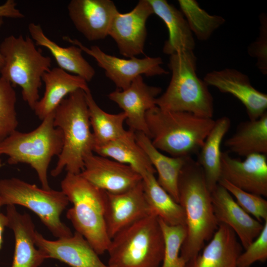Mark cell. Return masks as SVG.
<instances>
[{
  "mask_svg": "<svg viewBox=\"0 0 267 267\" xmlns=\"http://www.w3.org/2000/svg\"><path fill=\"white\" fill-rule=\"evenodd\" d=\"M6 17L14 19L24 18L23 14L16 7L14 0H7L3 4L0 5V18Z\"/></svg>",
  "mask_w": 267,
  "mask_h": 267,
  "instance_id": "cell-37",
  "label": "cell"
},
{
  "mask_svg": "<svg viewBox=\"0 0 267 267\" xmlns=\"http://www.w3.org/2000/svg\"><path fill=\"white\" fill-rule=\"evenodd\" d=\"M28 133L14 131L0 142V155L8 157L10 165L25 163L34 169L42 188L50 189L47 170L52 158L60 154L63 144L61 130L54 126V113Z\"/></svg>",
  "mask_w": 267,
  "mask_h": 267,
  "instance_id": "cell-7",
  "label": "cell"
},
{
  "mask_svg": "<svg viewBox=\"0 0 267 267\" xmlns=\"http://www.w3.org/2000/svg\"><path fill=\"white\" fill-rule=\"evenodd\" d=\"M61 191L73 206L66 213L76 231L98 254L107 252L111 242L105 221L106 192L80 174L67 173L61 182Z\"/></svg>",
  "mask_w": 267,
  "mask_h": 267,
  "instance_id": "cell-4",
  "label": "cell"
},
{
  "mask_svg": "<svg viewBox=\"0 0 267 267\" xmlns=\"http://www.w3.org/2000/svg\"><path fill=\"white\" fill-rule=\"evenodd\" d=\"M178 203L185 216L186 236L180 255L187 262L197 255L217 230L219 223L214 214L211 192L202 168L191 157H187L178 183Z\"/></svg>",
  "mask_w": 267,
  "mask_h": 267,
  "instance_id": "cell-1",
  "label": "cell"
},
{
  "mask_svg": "<svg viewBox=\"0 0 267 267\" xmlns=\"http://www.w3.org/2000/svg\"><path fill=\"white\" fill-rule=\"evenodd\" d=\"M267 259V221L258 236L242 252L237 260L238 267H250L257 262Z\"/></svg>",
  "mask_w": 267,
  "mask_h": 267,
  "instance_id": "cell-35",
  "label": "cell"
},
{
  "mask_svg": "<svg viewBox=\"0 0 267 267\" xmlns=\"http://www.w3.org/2000/svg\"><path fill=\"white\" fill-rule=\"evenodd\" d=\"M259 35L248 47V54L257 60L256 66L264 75L267 74V16L266 13L259 16Z\"/></svg>",
  "mask_w": 267,
  "mask_h": 267,
  "instance_id": "cell-36",
  "label": "cell"
},
{
  "mask_svg": "<svg viewBox=\"0 0 267 267\" xmlns=\"http://www.w3.org/2000/svg\"><path fill=\"white\" fill-rule=\"evenodd\" d=\"M221 162L220 179L245 191L267 196V155L252 154L242 160L222 152Z\"/></svg>",
  "mask_w": 267,
  "mask_h": 267,
  "instance_id": "cell-13",
  "label": "cell"
},
{
  "mask_svg": "<svg viewBox=\"0 0 267 267\" xmlns=\"http://www.w3.org/2000/svg\"><path fill=\"white\" fill-rule=\"evenodd\" d=\"M230 152L246 157L267 154V112L257 119L242 122L224 143Z\"/></svg>",
  "mask_w": 267,
  "mask_h": 267,
  "instance_id": "cell-28",
  "label": "cell"
},
{
  "mask_svg": "<svg viewBox=\"0 0 267 267\" xmlns=\"http://www.w3.org/2000/svg\"><path fill=\"white\" fill-rule=\"evenodd\" d=\"M63 39L79 47L83 52L93 57L98 66L104 70L106 76L119 90L127 89L139 76L153 77L168 74L161 66L163 60L160 57L121 58L106 53L95 45L88 47L77 39L67 36L63 37Z\"/></svg>",
  "mask_w": 267,
  "mask_h": 267,
  "instance_id": "cell-10",
  "label": "cell"
},
{
  "mask_svg": "<svg viewBox=\"0 0 267 267\" xmlns=\"http://www.w3.org/2000/svg\"><path fill=\"white\" fill-rule=\"evenodd\" d=\"M154 174L148 172L141 176L145 197L152 213L169 225L185 226L182 207L161 187Z\"/></svg>",
  "mask_w": 267,
  "mask_h": 267,
  "instance_id": "cell-29",
  "label": "cell"
},
{
  "mask_svg": "<svg viewBox=\"0 0 267 267\" xmlns=\"http://www.w3.org/2000/svg\"><path fill=\"white\" fill-rule=\"evenodd\" d=\"M107 252L109 267H158L164 254L158 217L151 214L119 231Z\"/></svg>",
  "mask_w": 267,
  "mask_h": 267,
  "instance_id": "cell-8",
  "label": "cell"
},
{
  "mask_svg": "<svg viewBox=\"0 0 267 267\" xmlns=\"http://www.w3.org/2000/svg\"><path fill=\"white\" fill-rule=\"evenodd\" d=\"M67 11L76 30L90 42L108 36L112 21L119 11L111 0H71Z\"/></svg>",
  "mask_w": 267,
  "mask_h": 267,
  "instance_id": "cell-17",
  "label": "cell"
},
{
  "mask_svg": "<svg viewBox=\"0 0 267 267\" xmlns=\"http://www.w3.org/2000/svg\"><path fill=\"white\" fill-rule=\"evenodd\" d=\"M54 125L62 133L63 144L51 175L56 177L64 170L80 174L95 146L85 91L78 89L62 101L54 112Z\"/></svg>",
  "mask_w": 267,
  "mask_h": 267,
  "instance_id": "cell-2",
  "label": "cell"
},
{
  "mask_svg": "<svg viewBox=\"0 0 267 267\" xmlns=\"http://www.w3.org/2000/svg\"><path fill=\"white\" fill-rule=\"evenodd\" d=\"M161 91L160 87L148 85L142 76H139L127 89H117L109 93L108 97L126 114V122L130 130L135 133H143L149 137L146 114L156 106V100Z\"/></svg>",
  "mask_w": 267,
  "mask_h": 267,
  "instance_id": "cell-14",
  "label": "cell"
},
{
  "mask_svg": "<svg viewBox=\"0 0 267 267\" xmlns=\"http://www.w3.org/2000/svg\"><path fill=\"white\" fill-rule=\"evenodd\" d=\"M34 240L36 247L46 259L58 260L70 267H109L101 261L86 239L76 231L70 236L49 240L36 230Z\"/></svg>",
  "mask_w": 267,
  "mask_h": 267,
  "instance_id": "cell-19",
  "label": "cell"
},
{
  "mask_svg": "<svg viewBox=\"0 0 267 267\" xmlns=\"http://www.w3.org/2000/svg\"><path fill=\"white\" fill-rule=\"evenodd\" d=\"M93 152L130 166L141 177L148 172L156 173L146 154L136 141L135 132L130 129L121 137L95 146Z\"/></svg>",
  "mask_w": 267,
  "mask_h": 267,
  "instance_id": "cell-26",
  "label": "cell"
},
{
  "mask_svg": "<svg viewBox=\"0 0 267 267\" xmlns=\"http://www.w3.org/2000/svg\"><path fill=\"white\" fill-rule=\"evenodd\" d=\"M16 102L14 87L0 76V142L16 130Z\"/></svg>",
  "mask_w": 267,
  "mask_h": 267,
  "instance_id": "cell-33",
  "label": "cell"
},
{
  "mask_svg": "<svg viewBox=\"0 0 267 267\" xmlns=\"http://www.w3.org/2000/svg\"><path fill=\"white\" fill-rule=\"evenodd\" d=\"M178 3L192 33L199 40H208L225 22L222 16L209 14L195 0H178Z\"/></svg>",
  "mask_w": 267,
  "mask_h": 267,
  "instance_id": "cell-31",
  "label": "cell"
},
{
  "mask_svg": "<svg viewBox=\"0 0 267 267\" xmlns=\"http://www.w3.org/2000/svg\"><path fill=\"white\" fill-rule=\"evenodd\" d=\"M80 174L94 186L112 193L128 190L142 180L130 166L93 153L85 158Z\"/></svg>",
  "mask_w": 267,
  "mask_h": 267,
  "instance_id": "cell-15",
  "label": "cell"
},
{
  "mask_svg": "<svg viewBox=\"0 0 267 267\" xmlns=\"http://www.w3.org/2000/svg\"><path fill=\"white\" fill-rule=\"evenodd\" d=\"M3 206L1 200L0 198V208ZM8 223V220L6 215H4L0 212V249L1 248L2 243V234L4 229L7 227Z\"/></svg>",
  "mask_w": 267,
  "mask_h": 267,
  "instance_id": "cell-38",
  "label": "cell"
},
{
  "mask_svg": "<svg viewBox=\"0 0 267 267\" xmlns=\"http://www.w3.org/2000/svg\"><path fill=\"white\" fill-rule=\"evenodd\" d=\"M31 37L10 35L0 44L3 64L0 77L21 89L22 98L32 110L40 99L43 75L50 70L51 59L36 48Z\"/></svg>",
  "mask_w": 267,
  "mask_h": 267,
  "instance_id": "cell-6",
  "label": "cell"
},
{
  "mask_svg": "<svg viewBox=\"0 0 267 267\" xmlns=\"http://www.w3.org/2000/svg\"><path fill=\"white\" fill-rule=\"evenodd\" d=\"M204 81L222 93H229L245 106L249 120L257 119L267 112V94L253 87L248 76L233 68L214 70L206 74Z\"/></svg>",
  "mask_w": 267,
  "mask_h": 267,
  "instance_id": "cell-16",
  "label": "cell"
},
{
  "mask_svg": "<svg viewBox=\"0 0 267 267\" xmlns=\"http://www.w3.org/2000/svg\"><path fill=\"white\" fill-rule=\"evenodd\" d=\"M145 118L153 145L173 157L198 153L215 122L213 118L157 106L146 112Z\"/></svg>",
  "mask_w": 267,
  "mask_h": 267,
  "instance_id": "cell-3",
  "label": "cell"
},
{
  "mask_svg": "<svg viewBox=\"0 0 267 267\" xmlns=\"http://www.w3.org/2000/svg\"><path fill=\"white\" fill-rule=\"evenodd\" d=\"M0 198L3 206L18 205L33 211L58 238L73 234L60 220L62 213L69 202L61 190L44 189L19 178H11L0 179Z\"/></svg>",
  "mask_w": 267,
  "mask_h": 267,
  "instance_id": "cell-9",
  "label": "cell"
},
{
  "mask_svg": "<svg viewBox=\"0 0 267 267\" xmlns=\"http://www.w3.org/2000/svg\"><path fill=\"white\" fill-rule=\"evenodd\" d=\"M202 250L186 262L185 267H238L237 260L243 247L233 230L220 223Z\"/></svg>",
  "mask_w": 267,
  "mask_h": 267,
  "instance_id": "cell-20",
  "label": "cell"
},
{
  "mask_svg": "<svg viewBox=\"0 0 267 267\" xmlns=\"http://www.w3.org/2000/svg\"><path fill=\"white\" fill-rule=\"evenodd\" d=\"M7 227L13 232L15 249L12 267H38L46 259L36 246L35 225L31 217L21 214L15 205L6 206Z\"/></svg>",
  "mask_w": 267,
  "mask_h": 267,
  "instance_id": "cell-21",
  "label": "cell"
},
{
  "mask_svg": "<svg viewBox=\"0 0 267 267\" xmlns=\"http://www.w3.org/2000/svg\"><path fill=\"white\" fill-rule=\"evenodd\" d=\"M196 65L193 50H182L170 55L171 79L165 91L156 99L157 107L213 118V97L208 86L198 77Z\"/></svg>",
  "mask_w": 267,
  "mask_h": 267,
  "instance_id": "cell-5",
  "label": "cell"
},
{
  "mask_svg": "<svg viewBox=\"0 0 267 267\" xmlns=\"http://www.w3.org/2000/svg\"><path fill=\"white\" fill-rule=\"evenodd\" d=\"M151 214L145 197L142 180L125 191L106 192L105 221L111 239L124 228Z\"/></svg>",
  "mask_w": 267,
  "mask_h": 267,
  "instance_id": "cell-12",
  "label": "cell"
},
{
  "mask_svg": "<svg viewBox=\"0 0 267 267\" xmlns=\"http://www.w3.org/2000/svg\"><path fill=\"white\" fill-rule=\"evenodd\" d=\"M28 31L36 45L47 49L54 58L59 68L79 76L87 82L91 81L95 74L93 67L82 55L83 51L76 45L62 47L48 38L39 24L30 23Z\"/></svg>",
  "mask_w": 267,
  "mask_h": 267,
  "instance_id": "cell-23",
  "label": "cell"
},
{
  "mask_svg": "<svg viewBox=\"0 0 267 267\" xmlns=\"http://www.w3.org/2000/svg\"><path fill=\"white\" fill-rule=\"evenodd\" d=\"M211 197L219 224H224L233 230L245 249L260 234L264 223L245 212L219 183L211 191Z\"/></svg>",
  "mask_w": 267,
  "mask_h": 267,
  "instance_id": "cell-18",
  "label": "cell"
},
{
  "mask_svg": "<svg viewBox=\"0 0 267 267\" xmlns=\"http://www.w3.org/2000/svg\"><path fill=\"white\" fill-rule=\"evenodd\" d=\"M148 0L154 14L164 22L168 31L163 53L171 55L182 50H193L195 46L193 34L181 11L166 0Z\"/></svg>",
  "mask_w": 267,
  "mask_h": 267,
  "instance_id": "cell-24",
  "label": "cell"
},
{
  "mask_svg": "<svg viewBox=\"0 0 267 267\" xmlns=\"http://www.w3.org/2000/svg\"><path fill=\"white\" fill-rule=\"evenodd\" d=\"M135 135L136 141L157 172L158 182L178 203V179L187 157L167 156L153 145L150 137L145 134L136 132Z\"/></svg>",
  "mask_w": 267,
  "mask_h": 267,
  "instance_id": "cell-25",
  "label": "cell"
},
{
  "mask_svg": "<svg viewBox=\"0 0 267 267\" xmlns=\"http://www.w3.org/2000/svg\"><path fill=\"white\" fill-rule=\"evenodd\" d=\"M154 14L148 0H139L130 12L114 16L108 31L120 53L132 58L143 53L147 37L146 22Z\"/></svg>",
  "mask_w": 267,
  "mask_h": 267,
  "instance_id": "cell-11",
  "label": "cell"
},
{
  "mask_svg": "<svg viewBox=\"0 0 267 267\" xmlns=\"http://www.w3.org/2000/svg\"><path fill=\"white\" fill-rule=\"evenodd\" d=\"M85 95L95 146L121 137L127 134L128 130L124 127L127 119L125 113H108L98 105L90 90L85 92Z\"/></svg>",
  "mask_w": 267,
  "mask_h": 267,
  "instance_id": "cell-30",
  "label": "cell"
},
{
  "mask_svg": "<svg viewBox=\"0 0 267 267\" xmlns=\"http://www.w3.org/2000/svg\"><path fill=\"white\" fill-rule=\"evenodd\" d=\"M3 24V19L2 18H0V27ZM3 64V61L1 55L0 53V69L2 67Z\"/></svg>",
  "mask_w": 267,
  "mask_h": 267,
  "instance_id": "cell-39",
  "label": "cell"
},
{
  "mask_svg": "<svg viewBox=\"0 0 267 267\" xmlns=\"http://www.w3.org/2000/svg\"><path fill=\"white\" fill-rule=\"evenodd\" d=\"M231 125L226 116L215 120V124L198 152L196 161L203 171L207 186L211 191L218 184L221 178V144Z\"/></svg>",
  "mask_w": 267,
  "mask_h": 267,
  "instance_id": "cell-27",
  "label": "cell"
},
{
  "mask_svg": "<svg viewBox=\"0 0 267 267\" xmlns=\"http://www.w3.org/2000/svg\"><path fill=\"white\" fill-rule=\"evenodd\" d=\"M42 81L44 84V92L33 110L41 120L54 113L62 101L71 93L80 89L85 92L90 90L85 79L59 67L50 69L45 73Z\"/></svg>",
  "mask_w": 267,
  "mask_h": 267,
  "instance_id": "cell-22",
  "label": "cell"
},
{
  "mask_svg": "<svg viewBox=\"0 0 267 267\" xmlns=\"http://www.w3.org/2000/svg\"><path fill=\"white\" fill-rule=\"evenodd\" d=\"M219 184L235 198L236 203L248 214L262 223L267 221V201L262 196L245 191L224 179Z\"/></svg>",
  "mask_w": 267,
  "mask_h": 267,
  "instance_id": "cell-34",
  "label": "cell"
},
{
  "mask_svg": "<svg viewBox=\"0 0 267 267\" xmlns=\"http://www.w3.org/2000/svg\"><path fill=\"white\" fill-rule=\"evenodd\" d=\"M1 166V160L0 158V167Z\"/></svg>",
  "mask_w": 267,
  "mask_h": 267,
  "instance_id": "cell-40",
  "label": "cell"
},
{
  "mask_svg": "<svg viewBox=\"0 0 267 267\" xmlns=\"http://www.w3.org/2000/svg\"><path fill=\"white\" fill-rule=\"evenodd\" d=\"M164 240V254L161 267H185L186 262L180 252L186 236V226L172 225L158 218Z\"/></svg>",
  "mask_w": 267,
  "mask_h": 267,
  "instance_id": "cell-32",
  "label": "cell"
}]
</instances>
